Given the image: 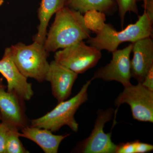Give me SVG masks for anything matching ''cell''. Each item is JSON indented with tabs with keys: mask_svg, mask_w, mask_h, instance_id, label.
<instances>
[{
	"mask_svg": "<svg viewBox=\"0 0 153 153\" xmlns=\"http://www.w3.org/2000/svg\"><path fill=\"white\" fill-rule=\"evenodd\" d=\"M55 14L44 42L47 52H56L91 37V30L80 12L66 6Z\"/></svg>",
	"mask_w": 153,
	"mask_h": 153,
	"instance_id": "6da1fadb",
	"label": "cell"
},
{
	"mask_svg": "<svg viewBox=\"0 0 153 153\" xmlns=\"http://www.w3.org/2000/svg\"><path fill=\"white\" fill-rule=\"evenodd\" d=\"M153 23L145 10L135 24H130L121 31H117L112 25L103 22L94 30L95 37H90L87 42L100 51L105 50L112 53L122 43H134L143 38L152 37Z\"/></svg>",
	"mask_w": 153,
	"mask_h": 153,
	"instance_id": "7a4b0ae2",
	"label": "cell"
},
{
	"mask_svg": "<svg viewBox=\"0 0 153 153\" xmlns=\"http://www.w3.org/2000/svg\"><path fill=\"white\" fill-rule=\"evenodd\" d=\"M92 80L91 79L87 81L72 98L58 102L53 109L43 116L31 120L30 126L47 129L55 132L63 126H67L72 131L76 132L79 125L74 118V114L79 107L88 100V89Z\"/></svg>",
	"mask_w": 153,
	"mask_h": 153,
	"instance_id": "3957f363",
	"label": "cell"
},
{
	"mask_svg": "<svg viewBox=\"0 0 153 153\" xmlns=\"http://www.w3.org/2000/svg\"><path fill=\"white\" fill-rule=\"evenodd\" d=\"M10 48L14 63L24 76L40 82L46 81L49 67L47 61L49 53L44 44L35 41L29 45L19 43Z\"/></svg>",
	"mask_w": 153,
	"mask_h": 153,
	"instance_id": "277c9868",
	"label": "cell"
},
{
	"mask_svg": "<svg viewBox=\"0 0 153 153\" xmlns=\"http://www.w3.org/2000/svg\"><path fill=\"white\" fill-rule=\"evenodd\" d=\"M117 107L114 111V121L117 110L121 105H129L134 119L138 121L153 122V91L149 90L141 83L131 84L124 87L114 100Z\"/></svg>",
	"mask_w": 153,
	"mask_h": 153,
	"instance_id": "5b68a950",
	"label": "cell"
},
{
	"mask_svg": "<svg viewBox=\"0 0 153 153\" xmlns=\"http://www.w3.org/2000/svg\"><path fill=\"white\" fill-rule=\"evenodd\" d=\"M101 57V51L81 41L55 52L54 60L78 74L94 67Z\"/></svg>",
	"mask_w": 153,
	"mask_h": 153,
	"instance_id": "8992f818",
	"label": "cell"
},
{
	"mask_svg": "<svg viewBox=\"0 0 153 153\" xmlns=\"http://www.w3.org/2000/svg\"><path fill=\"white\" fill-rule=\"evenodd\" d=\"M115 111L112 108L99 110L94 127L89 136L75 148V152L82 153H115L117 145L111 139V132L105 133L104 126L112 119Z\"/></svg>",
	"mask_w": 153,
	"mask_h": 153,
	"instance_id": "52a82bcc",
	"label": "cell"
},
{
	"mask_svg": "<svg viewBox=\"0 0 153 153\" xmlns=\"http://www.w3.org/2000/svg\"><path fill=\"white\" fill-rule=\"evenodd\" d=\"M133 44L112 52V60L106 66L99 68L94 74L92 80L101 79L105 81H116L125 87L131 85L130 55Z\"/></svg>",
	"mask_w": 153,
	"mask_h": 153,
	"instance_id": "ba28073f",
	"label": "cell"
},
{
	"mask_svg": "<svg viewBox=\"0 0 153 153\" xmlns=\"http://www.w3.org/2000/svg\"><path fill=\"white\" fill-rule=\"evenodd\" d=\"M0 73L7 80L9 92H14L22 100H29L34 91L32 84L21 73L11 57L10 47L6 48L0 60Z\"/></svg>",
	"mask_w": 153,
	"mask_h": 153,
	"instance_id": "9c48e42d",
	"label": "cell"
},
{
	"mask_svg": "<svg viewBox=\"0 0 153 153\" xmlns=\"http://www.w3.org/2000/svg\"><path fill=\"white\" fill-rule=\"evenodd\" d=\"M78 74L55 60L49 63L46 81L50 82L52 95L58 102L66 100L71 95Z\"/></svg>",
	"mask_w": 153,
	"mask_h": 153,
	"instance_id": "30bf717a",
	"label": "cell"
},
{
	"mask_svg": "<svg viewBox=\"0 0 153 153\" xmlns=\"http://www.w3.org/2000/svg\"><path fill=\"white\" fill-rule=\"evenodd\" d=\"M0 78V114L2 122L11 127L21 129L26 126V119L21 104L22 100L16 94L9 92Z\"/></svg>",
	"mask_w": 153,
	"mask_h": 153,
	"instance_id": "8fae6325",
	"label": "cell"
},
{
	"mask_svg": "<svg viewBox=\"0 0 153 153\" xmlns=\"http://www.w3.org/2000/svg\"><path fill=\"white\" fill-rule=\"evenodd\" d=\"M131 43L133 53L131 60V77L142 83L153 66V40L152 37H147Z\"/></svg>",
	"mask_w": 153,
	"mask_h": 153,
	"instance_id": "7c38bea8",
	"label": "cell"
},
{
	"mask_svg": "<svg viewBox=\"0 0 153 153\" xmlns=\"http://www.w3.org/2000/svg\"><path fill=\"white\" fill-rule=\"evenodd\" d=\"M69 135H55L47 129L27 126L22 128L19 133V137L36 143L45 153H57L60 143Z\"/></svg>",
	"mask_w": 153,
	"mask_h": 153,
	"instance_id": "4fadbf2b",
	"label": "cell"
},
{
	"mask_svg": "<svg viewBox=\"0 0 153 153\" xmlns=\"http://www.w3.org/2000/svg\"><path fill=\"white\" fill-rule=\"evenodd\" d=\"M67 2V0H41L38 11L39 21L38 32L33 38V41L44 44L50 19L56 12L66 7Z\"/></svg>",
	"mask_w": 153,
	"mask_h": 153,
	"instance_id": "5bb4252c",
	"label": "cell"
},
{
	"mask_svg": "<svg viewBox=\"0 0 153 153\" xmlns=\"http://www.w3.org/2000/svg\"><path fill=\"white\" fill-rule=\"evenodd\" d=\"M114 0H67L66 6L82 14L95 10L106 15H112L115 7Z\"/></svg>",
	"mask_w": 153,
	"mask_h": 153,
	"instance_id": "9a60e30c",
	"label": "cell"
},
{
	"mask_svg": "<svg viewBox=\"0 0 153 153\" xmlns=\"http://www.w3.org/2000/svg\"><path fill=\"white\" fill-rule=\"evenodd\" d=\"M19 129L10 127L6 140L5 153H28L19 139Z\"/></svg>",
	"mask_w": 153,
	"mask_h": 153,
	"instance_id": "2e32d148",
	"label": "cell"
},
{
	"mask_svg": "<svg viewBox=\"0 0 153 153\" xmlns=\"http://www.w3.org/2000/svg\"><path fill=\"white\" fill-rule=\"evenodd\" d=\"M118 7L119 15L120 20L122 28H123L126 14L128 12L138 14L137 5L138 0H115Z\"/></svg>",
	"mask_w": 153,
	"mask_h": 153,
	"instance_id": "e0dca14e",
	"label": "cell"
},
{
	"mask_svg": "<svg viewBox=\"0 0 153 153\" xmlns=\"http://www.w3.org/2000/svg\"><path fill=\"white\" fill-rule=\"evenodd\" d=\"M10 126L2 122L0 124V153H5L6 140Z\"/></svg>",
	"mask_w": 153,
	"mask_h": 153,
	"instance_id": "ac0fdd59",
	"label": "cell"
},
{
	"mask_svg": "<svg viewBox=\"0 0 153 153\" xmlns=\"http://www.w3.org/2000/svg\"><path fill=\"white\" fill-rule=\"evenodd\" d=\"M115 153H135L134 141L117 145Z\"/></svg>",
	"mask_w": 153,
	"mask_h": 153,
	"instance_id": "d6986e66",
	"label": "cell"
},
{
	"mask_svg": "<svg viewBox=\"0 0 153 153\" xmlns=\"http://www.w3.org/2000/svg\"><path fill=\"white\" fill-rule=\"evenodd\" d=\"M135 153H145L153 150V145L150 144L141 142L139 140H135Z\"/></svg>",
	"mask_w": 153,
	"mask_h": 153,
	"instance_id": "ffe728a7",
	"label": "cell"
},
{
	"mask_svg": "<svg viewBox=\"0 0 153 153\" xmlns=\"http://www.w3.org/2000/svg\"><path fill=\"white\" fill-rule=\"evenodd\" d=\"M141 84L149 90L153 91V66L148 72Z\"/></svg>",
	"mask_w": 153,
	"mask_h": 153,
	"instance_id": "44dd1931",
	"label": "cell"
},
{
	"mask_svg": "<svg viewBox=\"0 0 153 153\" xmlns=\"http://www.w3.org/2000/svg\"><path fill=\"white\" fill-rule=\"evenodd\" d=\"M143 4H148V3H153V0H143Z\"/></svg>",
	"mask_w": 153,
	"mask_h": 153,
	"instance_id": "7402d4cb",
	"label": "cell"
},
{
	"mask_svg": "<svg viewBox=\"0 0 153 153\" xmlns=\"http://www.w3.org/2000/svg\"><path fill=\"white\" fill-rule=\"evenodd\" d=\"M4 2V0H0V7L3 4Z\"/></svg>",
	"mask_w": 153,
	"mask_h": 153,
	"instance_id": "603a6c76",
	"label": "cell"
},
{
	"mask_svg": "<svg viewBox=\"0 0 153 153\" xmlns=\"http://www.w3.org/2000/svg\"><path fill=\"white\" fill-rule=\"evenodd\" d=\"M1 120V114H0V120ZM1 123H0V124H1Z\"/></svg>",
	"mask_w": 153,
	"mask_h": 153,
	"instance_id": "cb8c5ba5",
	"label": "cell"
}]
</instances>
